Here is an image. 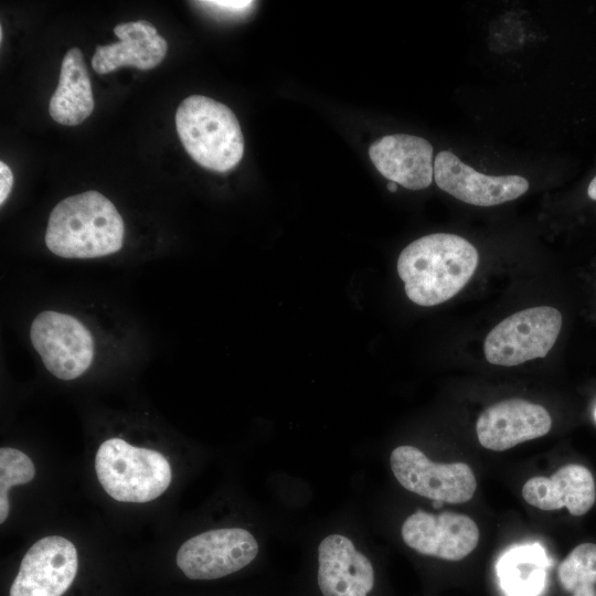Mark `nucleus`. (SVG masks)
Wrapping results in <instances>:
<instances>
[{
    "mask_svg": "<svg viewBox=\"0 0 596 596\" xmlns=\"http://www.w3.org/2000/svg\"><path fill=\"white\" fill-rule=\"evenodd\" d=\"M258 553V543L242 528L203 532L178 550L177 565L191 579H215L248 565Z\"/></svg>",
    "mask_w": 596,
    "mask_h": 596,
    "instance_id": "8",
    "label": "nucleus"
},
{
    "mask_svg": "<svg viewBox=\"0 0 596 596\" xmlns=\"http://www.w3.org/2000/svg\"><path fill=\"white\" fill-rule=\"evenodd\" d=\"M549 560L538 543L518 545L497 563L501 587L508 596H538L545 586Z\"/></svg>",
    "mask_w": 596,
    "mask_h": 596,
    "instance_id": "18",
    "label": "nucleus"
},
{
    "mask_svg": "<svg viewBox=\"0 0 596 596\" xmlns=\"http://www.w3.org/2000/svg\"><path fill=\"white\" fill-rule=\"evenodd\" d=\"M523 499L531 505L553 511L563 507L571 514L587 513L596 499L592 472L582 465L561 467L550 478L538 476L529 479L522 488Z\"/></svg>",
    "mask_w": 596,
    "mask_h": 596,
    "instance_id": "16",
    "label": "nucleus"
},
{
    "mask_svg": "<svg viewBox=\"0 0 596 596\" xmlns=\"http://www.w3.org/2000/svg\"><path fill=\"white\" fill-rule=\"evenodd\" d=\"M402 538L416 552L446 561H460L478 545L479 529L466 514L417 511L402 525Z\"/></svg>",
    "mask_w": 596,
    "mask_h": 596,
    "instance_id": "10",
    "label": "nucleus"
},
{
    "mask_svg": "<svg viewBox=\"0 0 596 596\" xmlns=\"http://www.w3.org/2000/svg\"><path fill=\"white\" fill-rule=\"evenodd\" d=\"M387 190L391 192H395L397 190V184L395 182L390 181L387 183Z\"/></svg>",
    "mask_w": 596,
    "mask_h": 596,
    "instance_id": "24",
    "label": "nucleus"
},
{
    "mask_svg": "<svg viewBox=\"0 0 596 596\" xmlns=\"http://www.w3.org/2000/svg\"><path fill=\"white\" fill-rule=\"evenodd\" d=\"M476 247L456 234L435 233L408 244L397 259L406 296L430 307L457 295L478 266Z\"/></svg>",
    "mask_w": 596,
    "mask_h": 596,
    "instance_id": "1",
    "label": "nucleus"
},
{
    "mask_svg": "<svg viewBox=\"0 0 596 596\" xmlns=\"http://www.w3.org/2000/svg\"><path fill=\"white\" fill-rule=\"evenodd\" d=\"M13 185V174L11 169L3 162H0V204L8 199Z\"/></svg>",
    "mask_w": 596,
    "mask_h": 596,
    "instance_id": "22",
    "label": "nucleus"
},
{
    "mask_svg": "<svg viewBox=\"0 0 596 596\" xmlns=\"http://www.w3.org/2000/svg\"><path fill=\"white\" fill-rule=\"evenodd\" d=\"M117 43L96 46L92 66L98 74H107L120 66H134L147 71L155 68L164 58L168 44L148 21L120 23L114 28Z\"/></svg>",
    "mask_w": 596,
    "mask_h": 596,
    "instance_id": "15",
    "label": "nucleus"
},
{
    "mask_svg": "<svg viewBox=\"0 0 596 596\" xmlns=\"http://www.w3.org/2000/svg\"><path fill=\"white\" fill-rule=\"evenodd\" d=\"M179 138L200 166L217 172L234 168L244 153V138L234 113L203 95L183 99L175 113Z\"/></svg>",
    "mask_w": 596,
    "mask_h": 596,
    "instance_id": "3",
    "label": "nucleus"
},
{
    "mask_svg": "<svg viewBox=\"0 0 596 596\" xmlns=\"http://www.w3.org/2000/svg\"><path fill=\"white\" fill-rule=\"evenodd\" d=\"M34 476L35 467L28 455L15 448L0 449V523L9 515V489L30 482Z\"/></svg>",
    "mask_w": 596,
    "mask_h": 596,
    "instance_id": "20",
    "label": "nucleus"
},
{
    "mask_svg": "<svg viewBox=\"0 0 596 596\" xmlns=\"http://www.w3.org/2000/svg\"><path fill=\"white\" fill-rule=\"evenodd\" d=\"M551 426V416L542 405L522 398H509L489 406L480 414L476 433L485 448L503 451L546 435Z\"/></svg>",
    "mask_w": 596,
    "mask_h": 596,
    "instance_id": "12",
    "label": "nucleus"
},
{
    "mask_svg": "<svg viewBox=\"0 0 596 596\" xmlns=\"http://www.w3.org/2000/svg\"><path fill=\"white\" fill-rule=\"evenodd\" d=\"M202 7H205L206 9H212L214 12L216 10H220L221 13L227 12L228 14H241L245 10L249 9L254 2L253 1H200L198 2Z\"/></svg>",
    "mask_w": 596,
    "mask_h": 596,
    "instance_id": "21",
    "label": "nucleus"
},
{
    "mask_svg": "<svg viewBox=\"0 0 596 596\" xmlns=\"http://www.w3.org/2000/svg\"><path fill=\"white\" fill-rule=\"evenodd\" d=\"M396 480L408 491L438 502L464 503L476 491L472 469L465 462H434L414 446H398L390 456Z\"/></svg>",
    "mask_w": 596,
    "mask_h": 596,
    "instance_id": "6",
    "label": "nucleus"
},
{
    "mask_svg": "<svg viewBox=\"0 0 596 596\" xmlns=\"http://www.w3.org/2000/svg\"><path fill=\"white\" fill-rule=\"evenodd\" d=\"M595 417H596V412H595Z\"/></svg>",
    "mask_w": 596,
    "mask_h": 596,
    "instance_id": "26",
    "label": "nucleus"
},
{
    "mask_svg": "<svg viewBox=\"0 0 596 596\" xmlns=\"http://www.w3.org/2000/svg\"><path fill=\"white\" fill-rule=\"evenodd\" d=\"M95 471L103 489L121 502L143 503L160 497L172 478L168 459L159 451L109 438L98 448Z\"/></svg>",
    "mask_w": 596,
    "mask_h": 596,
    "instance_id": "4",
    "label": "nucleus"
},
{
    "mask_svg": "<svg viewBox=\"0 0 596 596\" xmlns=\"http://www.w3.org/2000/svg\"><path fill=\"white\" fill-rule=\"evenodd\" d=\"M94 109L91 77L78 47L70 49L63 57L58 85L50 99L49 113L58 124L76 126Z\"/></svg>",
    "mask_w": 596,
    "mask_h": 596,
    "instance_id": "17",
    "label": "nucleus"
},
{
    "mask_svg": "<svg viewBox=\"0 0 596 596\" xmlns=\"http://www.w3.org/2000/svg\"><path fill=\"white\" fill-rule=\"evenodd\" d=\"M125 226L113 202L98 191L68 196L52 210L45 244L63 258H96L123 247Z\"/></svg>",
    "mask_w": 596,
    "mask_h": 596,
    "instance_id": "2",
    "label": "nucleus"
},
{
    "mask_svg": "<svg viewBox=\"0 0 596 596\" xmlns=\"http://www.w3.org/2000/svg\"><path fill=\"white\" fill-rule=\"evenodd\" d=\"M562 321L561 312L550 306L526 308L507 317L485 339L486 360L514 366L546 356L560 334Z\"/></svg>",
    "mask_w": 596,
    "mask_h": 596,
    "instance_id": "5",
    "label": "nucleus"
},
{
    "mask_svg": "<svg viewBox=\"0 0 596 596\" xmlns=\"http://www.w3.org/2000/svg\"><path fill=\"white\" fill-rule=\"evenodd\" d=\"M30 339L50 373L61 380L82 375L94 358V339L76 318L42 311L31 323Z\"/></svg>",
    "mask_w": 596,
    "mask_h": 596,
    "instance_id": "7",
    "label": "nucleus"
},
{
    "mask_svg": "<svg viewBox=\"0 0 596 596\" xmlns=\"http://www.w3.org/2000/svg\"><path fill=\"white\" fill-rule=\"evenodd\" d=\"M2 39H3V30H2V26H0V42H2Z\"/></svg>",
    "mask_w": 596,
    "mask_h": 596,
    "instance_id": "25",
    "label": "nucleus"
},
{
    "mask_svg": "<svg viewBox=\"0 0 596 596\" xmlns=\"http://www.w3.org/2000/svg\"><path fill=\"white\" fill-rule=\"evenodd\" d=\"M369 156L383 177L406 189H425L434 178L433 147L422 137L384 136L370 146Z\"/></svg>",
    "mask_w": 596,
    "mask_h": 596,
    "instance_id": "14",
    "label": "nucleus"
},
{
    "mask_svg": "<svg viewBox=\"0 0 596 596\" xmlns=\"http://www.w3.org/2000/svg\"><path fill=\"white\" fill-rule=\"evenodd\" d=\"M318 585L323 596H368L374 570L349 538L330 534L318 546Z\"/></svg>",
    "mask_w": 596,
    "mask_h": 596,
    "instance_id": "13",
    "label": "nucleus"
},
{
    "mask_svg": "<svg viewBox=\"0 0 596 596\" xmlns=\"http://www.w3.org/2000/svg\"><path fill=\"white\" fill-rule=\"evenodd\" d=\"M434 180L443 191L477 206L512 201L529 189L528 180L521 175L482 174L447 150L435 157Z\"/></svg>",
    "mask_w": 596,
    "mask_h": 596,
    "instance_id": "11",
    "label": "nucleus"
},
{
    "mask_svg": "<svg viewBox=\"0 0 596 596\" xmlns=\"http://www.w3.org/2000/svg\"><path fill=\"white\" fill-rule=\"evenodd\" d=\"M78 567L75 545L60 535L36 541L23 556L10 596H62Z\"/></svg>",
    "mask_w": 596,
    "mask_h": 596,
    "instance_id": "9",
    "label": "nucleus"
},
{
    "mask_svg": "<svg viewBox=\"0 0 596 596\" xmlns=\"http://www.w3.org/2000/svg\"><path fill=\"white\" fill-rule=\"evenodd\" d=\"M587 194L592 200L596 201V175L588 184Z\"/></svg>",
    "mask_w": 596,
    "mask_h": 596,
    "instance_id": "23",
    "label": "nucleus"
},
{
    "mask_svg": "<svg viewBox=\"0 0 596 596\" xmlns=\"http://www.w3.org/2000/svg\"><path fill=\"white\" fill-rule=\"evenodd\" d=\"M557 576L563 589L572 596H596V544L574 547L560 564Z\"/></svg>",
    "mask_w": 596,
    "mask_h": 596,
    "instance_id": "19",
    "label": "nucleus"
}]
</instances>
